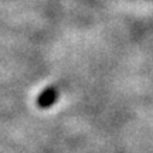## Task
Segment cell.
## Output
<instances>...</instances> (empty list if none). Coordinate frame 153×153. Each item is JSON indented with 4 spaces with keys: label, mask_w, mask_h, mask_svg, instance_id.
Wrapping results in <instances>:
<instances>
[{
    "label": "cell",
    "mask_w": 153,
    "mask_h": 153,
    "mask_svg": "<svg viewBox=\"0 0 153 153\" xmlns=\"http://www.w3.org/2000/svg\"><path fill=\"white\" fill-rule=\"evenodd\" d=\"M58 99V92L54 87H50L47 89H44L41 95L38 97V105L41 108H50L51 105L55 104V101Z\"/></svg>",
    "instance_id": "6da1fadb"
}]
</instances>
